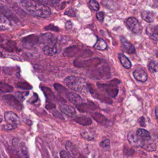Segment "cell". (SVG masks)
Returning a JSON list of instances; mask_svg holds the SVG:
<instances>
[{"instance_id":"cell-1","label":"cell","mask_w":158,"mask_h":158,"mask_svg":"<svg viewBox=\"0 0 158 158\" xmlns=\"http://www.w3.org/2000/svg\"><path fill=\"white\" fill-rule=\"evenodd\" d=\"M26 12L36 17L46 18L50 15L51 10L46 5L33 0H12Z\"/></svg>"},{"instance_id":"cell-2","label":"cell","mask_w":158,"mask_h":158,"mask_svg":"<svg viewBox=\"0 0 158 158\" xmlns=\"http://www.w3.org/2000/svg\"><path fill=\"white\" fill-rule=\"evenodd\" d=\"M64 84L69 88L77 92H83L88 88L85 80L80 77L69 76L64 81Z\"/></svg>"},{"instance_id":"cell-3","label":"cell","mask_w":158,"mask_h":158,"mask_svg":"<svg viewBox=\"0 0 158 158\" xmlns=\"http://www.w3.org/2000/svg\"><path fill=\"white\" fill-rule=\"evenodd\" d=\"M2 98L8 105L13 107L15 110L17 111H21L22 110L23 106L15 96L12 94H6L3 96Z\"/></svg>"},{"instance_id":"cell-4","label":"cell","mask_w":158,"mask_h":158,"mask_svg":"<svg viewBox=\"0 0 158 158\" xmlns=\"http://www.w3.org/2000/svg\"><path fill=\"white\" fill-rule=\"evenodd\" d=\"M126 24L128 29L133 33L138 34L142 31V26L139 22L135 17H130L127 20Z\"/></svg>"},{"instance_id":"cell-5","label":"cell","mask_w":158,"mask_h":158,"mask_svg":"<svg viewBox=\"0 0 158 158\" xmlns=\"http://www.w3.org/2000/svg\"><path fill=\"white\" fill-rule=\"evenodd\" d=\"M39 42L44 44V46H51L57 44V38L51 33H45L41 34L39 38Z\"/></svg>"},{"instance_id":"cell-6","label":"cell","mask_w":158,"mask_h":158,"mask_svg":"<svg viewBox=\"0 0 158 158\" xmlns=\"http://www.w3.org/2000/svg\"><path fill=\"white\" fill-rule=\"evenodd\" d=\"M128 140L129 141V143L136 147H141L143 148L144 144V141H143L140 138H139L138 136V135H136V132H134L133 131H130L128 134Z\"/></svg>"},{"instance_id":"cell-7","label":"cell","mask_w":158,"mask_h":158,"mask_svg":"<svg viewBox=\"0 0 158 158\" xmlns=\"http://www.w3.org/2000/svg\"><path fill=\"white\" fill-rule=\"evenodd\" d=\"M4 118L7 123L17 126L20 123V119L17 115L12 111H7L4 113Z\"/></svg>"},{"instance_id":"cell-8","label":"cell","mask_w":158,"mask_h":158,"mask_svg":"<svg viewBox=\"0 0 158 158\" xmlns=\"http://www.w3.org/2000/svg\"><path fill=\"white\" fill-rule=\"evenodd\" d=\"M59 109L62 113L70 117H73L76 115L75 109L73 107L65 104H60L59 106Z\"/></svg>"},{"instance_id":"cell-9","label":"cell","mask_w":158,"mask_h":158,"mask_svg":"<svg viewBox=\"0 0 158 158\" xmlns=\"http://www.w3.org/2000/svg\"><path fill=\"white\" fill-rule=\"evenodd\" d=\"M38 38V36L35 35H31L23 38L22 40V43L25 48L32 47L39 41Z\"/></svg>"},{"instance_id":"cell-10","label":"cell","mask_w":158,"mask_h":158,"mask_svg":"<svg viewBox=\"0 0 158 158\" xmlns=\"http://www.w3.org/2000/svg\"><path fill=\"white\" fill-rule=\"evenodd\" d=\"M120 42L123 48V49L125 52L128 54H133L135 52V48L134 46L130 43L127 39L123 37L120 38Z\"/></svg>"},{"instance_id":"cell-11","label":"cell","mask_w":158,"mask_h":158,"mask_svg":"<svg viewBox=\"0 0 158 158\" xmlns=\"http://www.w3.org/2000/svg\"><path fill=\"white\" fill-rule=\"evenodd\" d=\"M60 48L57 44L51 46H44L43 52L47 56H54L59 53Z\"/></svg>"},{"instance_id":"cell-12","label":"cell","mask_w":158,"mask_h":158,"mask_svg":"<svg viewBox=\"0 0 158 158\" xmlns=\"http://www.w3.org/2000/svg\"><path fill=\"white\" fill-rule=\"evenodd\" d=\"M134 78L140 82H145L148 79V75L146 72L142 69H136L133 72Z\"/></svg>"},{"instance_id":"cell-13","label":"cell","mask_w":158,"mask_h":158,"mask_svg":"<svg viewBox=\"0 0 158 158\" xmlns=\"http://www.w3.org/2000/svg\"><path fill=\"white\" fill-rule=\"evenodd\" d=\"M67 98L72 103L75 104V105H78L81 103L82 99L80 97V96L75 93L73 92H69L68 91L65 95Z\"/></svg>"},{"instance_id":"cell-14","label":"cell","mask_w":158,"mask_h":158,"mask_svg":"<svg viewBox=\"0 0 158 158\" xmlns=\"http://www.w3.org/2000/svg\"><path fill=\"white\" fill-rule=\"evenodd\" d=\"M11 27V23L9 19L2 13L0 12V30H7Z\"/></svg>"},{"instance_id":"cell-15","label":"cell","mask_w":158,"mask_h":158,"mask_svg":"<svg viewBox=\"0 0 158 158\" xmlns=\"http://www.w3.org/2000/svg\"><path fill=\"white\" fill-rule=\"evenodd\" d=\"M136 133L138 135V136L144 142L151 140V135L149 133L143 128L138 129L136 131Z\"/></svg>"},{"instance_id":"cell-16","label":"cell","mask_w":158,"mask_h":158,"mask_svg":"<svg viewBox=\"0 0 158 158\" xmlns=\"http://www.w3.org/2000/svg\"><path fill=\"white\" fill-rule=\"evenodd\" d=\"M41 90L43 91V93L44 94V95L47 99L48 102L52 103L53 101L55 100V96H54V93H52V91L49 88H47L45 86H42Z\"/></svg>"},{"instance_id":"cell-17","label":"cell","mask_w":158,"mask_h":158,"mask_svg":"<svg viewBox=\"0 0 158 158\" xmlns=\"http://www.w3.org/2000/svg\"><path fill=\"white\" fill-rule=\"evenodd\" d=\"M65 148L67 150V151L71 155L72 157H77L78 154V151L72 142L67 141L65 144Z\"/></svg>"},{"instance_id":"cell-18","label":"cell","mask_w":158,"mask_h":158,"mask_svg":"<svg viewBox=\"0 0 158 158\" xmlns=\"http://www.w3.org/2000/svg\"><path fill=\"white\" fill-rule=\"evenodd\" d=\"M73 120L82 125H88L92 122L91 119L86 116H77L73 118Z\"/></svg>"},{"instance_id":"cell-19","label":"cell","mask_w":158,"mask_h":158,"mask_svg":"<svg viewBox=\"0 0 158 158\" xmlns=\"http://www.w3.org/2000/svg\"><path fill=\"white\" fill-rule=\"evenodd\" d=\"M141 18L147 22H152L154 19V14L153 12L144 10L141 14Z\"/></svg>"},{"instance_id":"cell-20","label":"cell","mask_w":158,"mask_h":158,"mask_svg":"<svg viewBox=\"0 0 158 158\" xmlns=\"http://www.w3.org/2000/svg\"><path fill=\"white\" fill-rule=\"evenodd\" d=\"M118 57L123 67L125 69H130L131 67V63L130 60L124 54L119 53L118 54Z\"/></svg>"},{"instance_id":"cell-21","label":"cell","mask_w":158,"mask_h":158,"mask_svg":"<svg viewBox=\"0 0 158 158\" xmlns=\"http://www.w3.org/2000/svg\"><path fill=\"white\" fill-rule=\"evenodd\" d=\"M78 52H79V48L76 46H70L64 51L65 55L67 56H74L77 55Z\"/></svg>"},{"instance_id":"cell-22","label":"cell","mask_w":158,"mask_h":158,"mask_svg":"<svg viewBox=\"0 0 158 158\" xmlns=\"http://www.w3.org/2000/svg\"><path fill=\"white\" fill-rule=\"evenodd\" d=\"M94 47L99 50H104L107 48V44L106 41L102 39H98L95 43Z\"/></svg>"},{"instance_id":"cell-23","label":"cell","mask_w":158,"mask_h":158,"mask_svg":"<svg viewBox=\"0 0 158 158\" xmlns=\"http://www.w3.org/2000/svg\"><path fill=\"white\" fill-rule=\"evenodd\" d=\"M14 88L10 85L5 83L0 82V91L2 93H10L13 91Z\"/></svg>"},{"instance_id":"cell-24","label":"cell","mask_w":158,"mask_h":158,"mask_svg":"<svg viewBox=\"0 0 158 158\" xmlns=\"http://www.w3.org/2000/svg\"><path fill=\"white\" fill-rule=\"evenodd\" d=\"M156 147L155 143L151 142L150 140L146 141L143 147V148H144L148 151H154L156 150Z\"/></svg>"},{"instance_id":"cell-25","label":"cell","mask_w":158,"mask_h":158,"mask_svg":"<svg viewBox=\"0 0 158 158\" xmlns=\"http://www.w3.org/2000/svg\"><path fill=\"white\" fill-rule=\"evenodd\" d=\"M148 69L152 73L158 72V62L156 60L151 61L148 64Z\"/></svg>"},{"instance_id":"cell-26","label":"cell","mask_w":158,"mask_h":158,"mask_svg":"<svg viewBox=\"0 0 158 158\" xmlns=\"http://www.w3.org/2000/svg\"><path fill=\"white\" fill-rule=\"evenodd\" d=\"M16 86L18 88L22 89H25V90H30L32 89V86L30 85L28 83L25 82V81H22V82H19L16 84Z\"/></svg>"},{"instance_id":"cell-27","label":"cell","mask_w":158,"mask_h":158,"mask_svg":"<svg viewBox=\"0 0 158 158\" xmlns=\"http://www.w3.org/2000/svg\"><path fill=\"white\" fill-rule=\"evenodd\" d=\"M3 48L8 51H14L18 50L15 46V43L14 41H8L6 43V44L5 46H4Z\"/></svg>"},{"instance_id":"cell-28","label":"cell","mask_w":158,"mask_h":158,"mask_svg":"<svg viewBox=\"0 0 158 158\" xmlns=\"http://www.w3.org/2000/svg\"><path fill=\"white\" fill-rule=\"evenodd\" d=\"M54 87L57 92H59L61 94H64L65 96L66 95L67 93L69 91L64 86H63L58 83H55L54 85Z\"/></svg>"},{"instance_id":"cell-29","label":"cell","mask_w":158,"mask_h":158,"mask_svg":"<svg viewBox=\"0 0 158 158\" xmlns=\"http://www.w3.org/2000/svg\"><path fill=\"white\" fill-rule=\"evenodd\" d=\"M36 2H40L44 5H50V6H54L58 4L60 0H33Z\"/></svg>"},{"instance_id":"cell-30","label":"cell","mask_w":158,"mask_h":158,"mask_svg":"<svg viewBox=\"0 0 158 158\" xmlns=\"http://www.w3.org/2000/svg\"><path fill=\"white\" fill-rule=\"evenodd\" d=\"M146 32L149 36L154 34H158V25L148 27L146 29Z\"/></svg>"},{"instance_id":"cell-31","label":"cell","mask_w":158,"mask_h":158,"mask_svg":"<svg viewBox=\"0 0 158 158\" xmlns=\"http://www.w3.org/2000/svg\"><path fill=\"white\" fill-rule=\"evenodd\" d=\"M88 6L91 9L94 11H98L99 9V4L96 0H89Z\"/></svg>"},{"instance_id":"cell-32","label":"cell","mask_w":158,"mask_h":158,"mask_svg":"<svg viewBox=\"0 0 158 158\" xmlns=\"http://www.w3.org/2000/svg\"><path fill=\"white\" fill-rule=\"evenodd\" d=\"M102 4L103 6L109 9H114L115 4L112 0H102Z\"/></svg>"},{"instance_id":"cell-33","label":"cell","mask_w":158,"mask_h":158,"mask_svg":"<svg viewBox=\"0 0 158 158\" xmlns=\"http://www.w3.org/2000/svg\"><path fill=\"white\" fill-rule=\"evenodd\" d=\"M81 135L83 138L88 140H91L94 138L93 134L91 131H83L81 133Z\"/></svg>"},{"instance_id":"cell-34","label":"cell","mask_w":158,"mask_h":158,"mask_svg":"<svg viewBox=\"0 0 158 158\" xmlns=\"http://www.w3.org/2000/svg\"><path fill=\"white\" fill-rule=\"evenodd\" d=\"M15 94H16V98L19 101H22L27 96V95L28 94V92H20V91H19V92H17L15 93Z\"/></svg>"},{"instance_id":"cell-35","label":"cell","mask_w":158,"mask_h":158,"mask_svg":"<svg viewBox=\"0 0 158 158\" xmlns=\"http://www.w3.org/2000/svg\"><path fill=\"white\" fill-rule=\"evenodd\" d=\"M17 126L16 125H12V124H10V123H7L5 125H4L3 127V129L5 130H14L15 128H17Z\"/></svg>"},{"instance_id":"cell-36","label":"cell","mask_w":158,"mask_h":158,"mask_svg":"<svg viewBox=\"0 0 158 158\" xmlns=\"http://www.w3.org/2000/svg\"><path fill=\"white\" fill-rule=\"evenodd\" d=\"M60 158H72L71 155L66 151L62 150L60 152Z\"/></svg>"},{"instance_id":"cell-37","label":"cell","mask_w":158,"mask_h":158,"mask_svg":"<svg viewBox=\"0 0 158 158\" xmlns=\"http://www.w3.org/2000/svg\"><path fill=\"white\" fill-rule=\"evenodd\" d=\"M109 145H110V140L109 139H104L100 143V146L101 148H107L109 146Z\"/></svg>"},{"instance_id":"cell-38","label":"cell","mask_w":158,"mask_h":158,"mask_svg":"<svg viewBox=\"0 0 158 158\" xmlns=\"http://www.w3.org/2000/svg\"><path fill=\"white\" fill-rule=\"evenodd\" d=\"M96 16L97 19H98L99 22H102L104 20V13L103 12H102V11H101V12H97V14H96Z\"/></svg>"},{"instance_id":"cell-39","label":"cell","mask_w":158,"mask_h":158,"mask_svg":"<svg viewBox=\"0 0 158 158\" xmlns=\"http://www.w3.org/2000/svg\"><path fill=\"white\" fill-rule=\"evenodd\" d=\"M46 30H52V31H59V28L54 26V25H52V24H50L48 26L46 27L45 28Z\"/></svg>"},{"instance_id":"cell-40","label":"cell","mask_w":158,"mask_h":158,"mask_svg":"<svg viewBox=\"0 0 158 158\" xmlns=\"http://www.w3.org/2000/svg\"><path fill=\"white\" fill-rule=\"evenodd\" d=\"M138 122H139V125L141 126V127H145L146 126V122H145V118L144 117H141L138 118Z\"/></svg>"},{"instance_id":"cell-41","label":"cell","mask_w":158,"mask_h":158,"mask_svg":"<svg viewBox=\"0 0 158 158\" xmlns=\"http://www.w3.org/2000/svg\"><path fill=\"white\" fill-rule=\"evenodd\" d=\"M38 100V95L36 94V93H34L33 94V96L29 100V102L31 104L36 102V101Z\"/></svg>"},{"instance_id":"cell-42","label":"cell","mask_w":158,"mask_h":158,"mask_svg":"<svg viewBox=\"0 0 158 158\" xmlns=\"http://www.w3.org/2000/svg\"><path fill=\"white\" fill-rule=\"evenodd\" d=\"M65 14H67L69 16H74V12L73 10V9H69L67 10L65 12Z\"/></svg>"},{"instance_id":"cell-43","label":"cell","mask_w":158,"mask_h":158,"mask_svg":"<svg viewBox=\"0 0 158 158\" xmlns=\"http://www.w3.org/2000/svg\"><path fill=\"white\" fill-rule=\"evenodd\" d=\"M72 27V23L70 21H67L65 23L66 29H70Z\"/></svg>"},{"instance_id":"cell-44","label":"cell","mask_w":158,"mask_h":158,"mask_svg":"<svg viewBox=\"0 0 158 158\" xmlns=\"http://www.w3.org/2000/svg\"><path fill=\"white\" fill-rule=\"evenodd\" d=\"M53 115L55 116V117H59V118H62V119H63L64 118V117H63V116L60 114H59L57 111H55V112H53Z\"/></svg>"},{"instance_id":"cell-45","label":"cell","mask_w":158,"mask_h":158,"mask_svg":"<svg viewBox=\"0 0 158 158\" xmlns=\"http://www.w3.org/2000/svg\"><path fill=\"white\" fill-rule=\"evenodd\" d=\"M155 114H156V117L158 120V107H157L155 109Z\"/></svg>"},{"instance_id":"cell-46","label":"cell","mask_w":158,"mask_h":158,"mask_svg":"<svg viewBox=\"0 0 158 158\" xmlns=\"http://www.w3.org/2000/svg\"><path fill=\"white\" fill-rule=\"evenodd\" d=\"M25 122L27 123V124H28V125H31V122L29 120H24Z\"/></svg>"},{"instance_id":"cell-47","label":"cell","mask_w":158,"mask_h":158,"mask_svg":"<svg viewBox=\"0 0 158 158\" xmlns=\"http://www.w3.org/2000/svg\"><path fill=\"white\" fill-rule=\"evenodd\" d=\"M6 2V0H0V4H2Z\"/></svg>"},{"instance_id":"cell-48","label":"cell","mask_w":158,"mask_h":158,"mask_svg":"<svg viewBox=\"0 0 158 158\" xmlns=\"http://www.w3.org/2000/svg\"><path fill=\"white\" fill-rule=\"evenodd\" d=\"M2 121V117L0 115V123Z\"/></svg>"},{"instance_id":"cell-49","label":"cell","mask_w":158,"mask_h":158,"mask_svg":"<svg viewBox=\"0 0 158 158\" xmlns=\"http://www.w3.org/2000/svg\"><path fill=\"white\" fill-rule=\"evenodd\" d=\"M156 55H157V56H158V51H157V52L156 53Z\"/></svg>"},{"instance_id":"cell-50","label":"cell","mask_w":158,"mask_h":158,"mask_svg":"<svg viewBox=\"0 0 158 158\" xmlns=\"http://www.w3.org/2000/svg\"><path fill=\"white\" fill-rule=\"evenodd\" d=\"M156 3L157 4L158 3V0H156Z\"/></svg>"},{"instance_id":"cell-51","label":"cell","mask_w":158,"mask_h":158,"mask_svg":"<svg viewBox=\"0 0 158 158\" xmlns=\"http://www.w3.org/2000/svg\"><path fill=\"white\" fill-rule=\"evenodd\" d=\"M56 158H58V157H56Z\"/></svg>"},{"instance_id":"cell-52","label":"cell","mask_w":158,"mask_h":158,"mask_svg":"<svg viewBox=\"0 0 158 158\" xmlns=\"http://www.w3.org/2000/svg\"><path fill=\"white\" fill-rule=\"evenodd\" d=\"M0 158H1V157H0Z\"/></svg>"}]
</instances>
